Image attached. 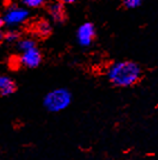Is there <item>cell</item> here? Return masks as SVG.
I'll return each mask as SVG.
<instances>
[{"instance_id": "6da1fadb", "label": "cell", "mask_w": 158, "mask_h": 160, "mask_svg": "<svg viewBox=\"0 0 158 160\" xmlns=\"http://www.w3.org/2000/svg\"><path fill=\"white\" fill-rule=\"evenodd\" d=\"M107 76L115 86L129 88L139 81L141 76V68L132 61L115 62L108 68Z\"/></svg>"}, {"instance_id": "7a4b0ae2", "label": "cell", "mask_w": 158, "mask_h": 160, "mask_svg": "<svg viewBox=\"0 0 158 160\" xmlns=\"http://www.w3.org/2000/svg\"><path fill=\"white\" fill-rule=\"evenodd\" d=\"M72 102V94L66 88H55L44 98V107L51 112H61Z\"/></svg>"}, {"instance_id": "3957f363", "label": "cell", "mask_w": 158, "mask_h": 160, "mask_svg": "<svg viewBox=\"0 0 158 160\" xmlns=\"http://www.w3.org/2000/svg\"><path fill=\"white\" fill-rule=\"evenodd\" d=\"M28 17H29V12L26 8L19 7V6H13V7L7 9L3 20L8 26L16 27L24 24L28 19Z\"/></svg>"}, {"instance_id": "277c9868", "label": "cell", "mask_w": 158, "mask_h": 160, "mask_svg": "<svg viewBox=\"0 0 158 160\" xmlns=\"http://www.w3.org/2000/svg\"><path fill=\"white\" fill-rule=\"evenodd\" d=\"M40 62H42V54L36 46L22 52V55L19 57L20 65L28 67V68H35L40 64Z\"/></svg>"}, {"instance_id": "5b68a950", "label": "cell", "mask_w": 158, "mask_h": 160, "mask_svg": "<svg viewBox=\"0 0 158 160\" xmlns=\"http://www.w3.org/2000/svg\"><path fill=\"white\" fill-rule=\"evenodd\" d=\"M95 37V28L91 22H84L79 27L76 32V38L81 46H89L91 45Z\"/></svg>"}, {"instance_id": "8992f818", "label": "cell", "mask_w": 158, "mask_h": 160, "mask_svg": "<svg viewBox=\"0 0 158 160\" xmlns=\"http://www.w3.org/2000/svg\"><path fill=\"white\" fill-rule=\"evenodd\" d=\"M16 90V83L11 78L7 75H0V94L8 96L13 94Z\"/></svg>"}, {"instance_id": "52a82bcc", "label": "cell", "mask_w": 158, "mask_h": 160, "mask_svg": "<svg viewBox=\"0 0 158 160\" xmlns=\"http://www.w3.org/2000/svg\"><path fill=\"white\" fill-rule=\"evenodd\" d=\"M48 13L51 18L55 22H63L65 17L64 7L59 1H54L48 6Z\"/></svg>"}, {"instance_id": "ba28073f", "label": "cell", "mask_w": 158, "mask_h": 160, "mask_svg": "<svg viewBox=\"0 0 158 160\" xmlns=\"http://www.w3.org/2000/svg\"><path fill=\"white\" fill-rule=\"evenodd\" d=\"M35 29H36V32L40 35V36H47V35L51 32L52 28H51V25H49L48 22H46V20H42V22H37Z\"/></svg>"}, {"instance_id": "9c48e42d", "label": "cell", "mask_w": 158, "mask_h": 160, "mask_svg": "<svg viewBox=\"0 0 158 160\" xmlns=\"http://www.w3.org/2000/svg\"><path fill=\"white\" fill-rule=\"evenodd\" d=\"M36 46L35 40L32 39V38H23L18 42V48L20 52H24L29 49V48H33Z\"/></svg>"}, {"instance_id": "30bf717a", "label": "cell", "mask_w": 158, "mask_h": 160, "mask_svg": "<svg viewBox=\"0 0 158 160\" xmlns=\"http://www.w3.org/2000/svg\"><path fill=\"white\" fill-rule=\"evenodd\" d=\"M23 3L26 6L27 8L36 9L42 7L45 3V0H23Z\"/></svg>"}, {"instance_id": "8fae6325", "label": "cell", "mask_w": 158, "mask_h": 160, "mask_svg": "<svg viewBox=\"0 0 158 160\" xmlns=\"http://www.w3.org/2000/svg\"><path fill=\"white\" fill-rule=\"evenodd\" d=\"M141 2L142 0H123V5L129 9H134L139 7L141 5Z\"/></svg>"}, {"instance_id": "7c38bea8", "label": "cell", "mask_w": 158, "mask_h": 160, "mask_svg": "<svg viewBox=\"0 0 158 160\" xmlns=\"http://www.w3.org/2000/svg\"><path fill=\"white\" fill-rule=\"evenodd\" d=\"M3 38H5L7 42L9 43H13V42H17L19 38V35L16 32H8L6 35H3Z\"/></svg>"}, {"instance_id": "4fadbf2b", "label": "cell", "mask_w": 158, "mask_h": 160, "mask_svg": "<svg viewBox=\"0 0 158 160\" xmlns=\"http://www.w3.org/2000/svg\"><path fill=\"white\" fill-rule=\"evenodd\" d=\"M62 1L65 3H74V2H76L78 0H62Z\"/></svg>"}, {"instance_id": "5bb4252c", "label": "cell", "mask_w": 158, "mask_h": 160, "mask_svg": "<svg viewBox=\"0 0 158 160\" xmlns=\"http://www.w3.org/2000/svg\"><path fill=\"white\" fill-rule=\"evenodd\" d=\"M3 18L0 17V32H1V28H3Z\"/></svg>"}]
</instances>
